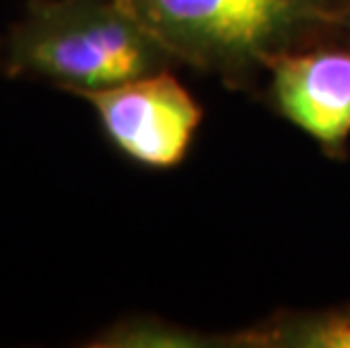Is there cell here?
<instances>
[{
  "mask_svg": "<svg viewBox=\"0 0 350 348\" xmlns=\"http://www.w3.org/2000/svg\"><path fill=\"white\" fill-rule=\"evenodd\" d=\"M178 66L249 88L273 59L337 43L350 0H124Z\"/></svg>",
  "mask_w": 350,
  "mask_h": 348,
  "instance_id": "1",
  "label": "cell"
},
{
  "mask_svg": "<svg viewBox=\"0 0 350 348\" xmlns=\"http://www.w3.org/2000/svg\"><path fill=\"white\" fill-rule=\"evenodd\" d=\"M178 66L124 0H25L0 36V72L66 93Z\"/></svg>",
  "mask_w": 350,
  "mask_h": 348,
  "instance_id": "2",
  "label": "cell"
},
{
  "mask_svg": "<svg viewBox=\"0 0 350 348\" xmlns=\"http://www.w3.org/2000/svg\"><path fill=\"white\" fill-rule=\"evenodd\" d=\"M72 95L95 111L122 157L154 170L178 165L204 120V109L172 68Z\"/></svg>",
  "mask_w": 350,
  "mask_h": 348,
  "instance_id": "3",
  "label": "cell"
},
{
  "mask_svg": "<svg viewBox=\"0 0 350 348\" xmlns=\"http://www.w3.org/2000/svg\"><path fill=\"white\" fill-rule=\"evenodd\" d=\"M267 75L273 109L317 140L327 157H346L350 138V48L323 43L287 53L273 59Z\"/></svg>",
  "mask_w": 350,
  "mask_h": 348,
  "instance_id": "4",
  "label": "cell"
},
{
  "mask_svg": "<svg viewBox=\"0 0 350 348\" xmlns=\"http://www.w3.org/2000/svg\"><path fill=\"white\" fill-rule=\"evenodd\" d=\"M228 348H350V303L321 310H282L230 332Z\"/></svg>",
  "mask_w": 350,
  "mask_h": 348,
  "instance_id": "5",
  "label": "cell"
},
{
  "mask_svg": "<svg viewBox=\"0 0 350 348\" xmlns=\"http://www.w3.org/2000/svg\"><path fill=\"white\" fill-rule=\"evenodd\" d=\"M88 348H228V335H208L154 314H133L104 325Z\"/></svg>",
  "mask_w": 350,
  "mask_h": 348,
  "instance_id": "6",
  "label": "cell"
},
{
  "mask_svg": "<svg viewBox=\"0 0 350 348\" xmlns=\"http://www.w3.org/2000/svg\"><path fill=\"white\" fill-rule=\"evenodd\" d=\"M344 39H346L348 48H350V21H348V27H346V36H344Z\"/></svg>",
  "mask_w": 350,
  "mask_h": 348,
  "instance_id": "7",
  "label": "cell"
},
{
  "mask_svg": "<svg viewBox=\"0 0 350 348\" xmlns=\"http://www.w3.org/2000/svg\"><path fill=\"white\" fill-rule=\"evenodd\" d=\"M0 36H3V34H0Z\"/></svg>",
  "mask_w": 350,
  "mask_h": 348,
  "instance_id": "8",
  "label": "cell"
}]
</instances>
